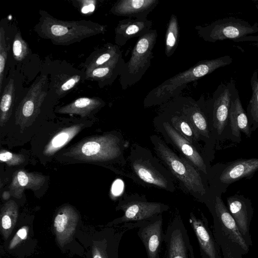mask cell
Instances as JSON below:
<instances>
[{
	"label": "cell",
	"mask_w": 258,
	"mask_h": 258,
	"mask_svg": "<svg viewBox=\"0 0 258 258\" xmlns=\"http://www.w3.org/2000/svg\"><path fill=\"white\" fill-rule=\"evenodd\" d=\"M151 20L127 18L119 21L115 28V42L118 46L124 45L134 37H141L151 29Z\"/></svg>",
	"instance_id": "d6986e66"
},
{
	"label": "cell",
	"mask_w": 258,
	"mask_h": 258,
	"mask_svg": "<svg viewBox=\"0 0 258 258\" xmlns=\"http://www.w3.org/2000/svg\"><path fill=\"white\" fill-rule=\"evenodd\" d=\"M126 160L131 172L128 177L135 181L171 192L176 191L171 173L148 149L134 144Z\"/></svg>",
	"instance_id": "7a4b0ae2"
},
{
	"label": "cell",
	"mask_w": 258,
	"mask_h": 258,
	"mask_svg": "<svg viewBox=\"0 0 258 258\" xmlns=\"http://www.w3.org/2000/svg\"><path fill=\"white\" fill-rule=\"evenodd\" d=\"M28 51L27 44L18 33L16 35L13 45V51L15 59L18 60H22L27 55Z\"/></svg>",
	"instance_id": "836d02e7"
},
{
	"label": "cell",
	"mask_w": 258,
	"mask_h": 258,
	"mask_svg": "<svg viewBox=\"0 0 258 258\" xmlns=\"http://www.w3.org/2000/svg\"><path fill=\"white\" fill-rule=\"evenodd\" d=\"M83 127V124H76L58 132L45 146L44 155L47 156L53 155L76 136Z\"/></svg>",
	"instance_id": "484cf974"
},
{
	"label": "cell",
	"mask_w": 258,
	"mask_h": 258,
	"mask_svg": "<svg viewBox=\"0 0 258 258\" xmlns=\"http://www.w3.org/2000/svg\"><path fill=\"white\" fill-rule=\"evenodd\" d=\"M213 219V233L223 258H243L249 246L220 196L211 198L206 205Z\"/></svg>",
	"instance_id": "277c9868"
},
{
	"label": "cell",
	"mask_w": 258,
	"mask_h": 258,
	"mask_svg": "<svg viewBox=\"0 0 258 258\" xmlns=\"http://www.w3.org/2000/svg\"><path fill=\"white\" fill-rule=\"evenodd\" d=\"M80 79V76H75L62 84L60 90L63 92L67 91L72 89L79 81Z\"/></svg>",
	"instance_id": "8d00e7d4"
},
{
	"label": "cell",
	"mask_w": 258,
	"mask_h": 258,
	"mask_svg": "<svg viewBox=\"0 0 258 258\" xmlns=\"http://www.w3.org/2000/svg\"><path fill=\"white\" fill-rule=\"evenodd\" d=\"M90 12H92L95 9V6L93 4L90 3L88 5Z\"/></svg>",
	"instance_id": "60d3db41"
},
{
	"label": "cell",
	"mask_w": 258,
	"mask_h": 258,
	"mask_svg": "<svg viewBox=\"0 0 258 258\" xmlns=\"http://www.w3.org/2000/svg\"><path fill=\"white\" fill-rule=\"evenodd\" d=\"M200 37L214 43L227 39L233 41L258 32V23L253 24L233 17L218 19L205 26L195 27Z\"/></svg>",
	"instance_id": "52a82bcc"
},
{
	"label": "cell",
	"mask_w": 258,
	"mask_h": 258,
	"mask_svg": "<svg viewBox=\"0 0 258 258\" xmlns=\"http://www.w3.org/2000/svg\"><path fill=\"white\" fill-rule=\"evenodd\" d=\"M125 62L121 53L106 64L94 68L90 76L100 81L104 85H110L120 76Z\"/></svg>",
	"instance_id": "d4e9b609"
},
{
	"label": "cell",
	"mask_w": 258,
	"mask_h": 258,
	"mask_svg": "<svg viewBox=\"0 0 258 258\" xmlns=\"http://www.w3.org/2000/svg\"><path fill=\"white\" fill-rule=\"evenodd\" d=\"M45 180L42 175L20 170L14 175L10 185V192L14 197L20 198L25 189L36 190L41 187Z\"/></svg>",
	"instance_id": "cb8c5ba5"
},
{
	"label": "cell",
	"mask_w": 258,
	"mask_h": 258,
	"mask_svg": "<svg viewBox=\"0 0 258 258\" xmlns=\"http://www.w3.org/2000/svg\"><path fill=\"white\" fill-rule=\"evenodd\" d=\"M176 108L187 118L192 125L201 141L206 144L212 139L213 128L206 103L189 101Z\"/></svg>",
	"instance_id": "5bb4252c"
},
{
	"label": "cell",
	"mask_w": 258,
	"mask_h": 258,
	"mask_svg": "<svg viewBox=\"0 0 258 258\" xmlns=\"http://www.w3.org/2000/svg\"><path fill=\"white\" fill-rule=\"evenodd\" d=\"M235 83L231 79L226 83H221L214 92L212 98L205 102L213 131L221 135L228 124L231 98Z\"/></svg>",
	"instance_id": "30bf717a"
},
{
	"label": "cell",
	"mask_w": 258,
	"mask_h": 258,
	"mask_svg": "<svg viewBox=\"0 0 258 258\" xmlns=\"http://www.w3.org/2000/svg\"><path fill=\"white\" fill-rule=\"evenodd\" d=\"M233 41L236 42L249 41L252 42V45L258 47V35H249L237 39Z\"/></svg>",
	"instance_id": "74e56055"
},
{
	"label": "cell",
	"mask_w": 258,
	"mask_h": 258,
	"mask_svg": "<svg viewBox=\"0 0 258 258\" xmlns=\"http://www.w3.org/2000/svg\"><path fill=\"white\" fill-rule=\"evenodd\" d=\"M14 94V82L13 80H11L6 86L2 96L0 104L1 125L7 120L9 112L12 105Z\"/></svg>",
	"instance_id": "1f68e13d"
},
{
	"label": "cell",
	"mask_w": 258,
	"mask_h": 258,
	"mask_svg": "<svg viewBox=\"0 0 258 258\" xmlns=\"http://www.w3.org/2000/svg\"><path fill=\"white\" fill-rule=\"evenodd\" d=\"M158 3L159 0H119L112 6L111 12L118 16L146 20Z\"/></svg>",
	"instance_id": "ffe728a7"
},
{
	"label": "cell",
	"mask_w": 258,
	"mask_h": 258,
	"mask_svg": "<svg viewBox=\"0 0 258 258\" xmlns=\"http://www.w3.org/2000/svg\"><path fill=\"white\" fill-rule=\"evenodd\" d=\"M11 195V194L10 191H5L2 194L3 199L5 200H8L10 198Z\"/></svg>",
	"instance_id": "f35d334b"
},
{
	"label": "cell",
	"mask_w": 258,
	"mask_h": 258,
	"mask_svg": "<svg viewBox=\"0 0 258 258\" xmlns=\"http://www.w3.org/2000/svg\"><path fill=\"white\" fill-rule=\"evenodd\" d=\"M116 209L121 210L123 214L113 223L121 224L150 220L167 211L169 206L160 202L148 201L145 196L131 195L120 200Z\"/></svg>",
	"instance_id": "9c48e42d"
},
{
	"label": "cell",
	"mask_w": 258,
	"mask_h": 258,
	"mask_svg": "<svg viewBox=\"0 0 258 258\" xmlns=\"http://www.w3.org/2000/svg\"><path fill=\"white\" fill-rule=\"evenodd\" d=\"M8 49L6 46L5 31L2 27L0 31V91H2L4 72L7 57Z\"/></svg>",
	"instance_id": "d6a6232c"
},
{
	"label": "cell",
	"mask_w": 258,
	"mask_h": 258,
	"mask_svg": "<svg viewBox=\"0 0 258 258\" xmlns=\"http://www.w3.org/2000/svg\"><path fill=\"white\" fill-rule=\"evenodd\" d=\"M124 234L112 233L109 238H104L93 247V258H118L119 243Z\"/></svg>",
	"instance_id": "4316f807"
},
{
	"label": "cell",
	"mask_w": 258,
	"mask_h": 258,
	"mask_svg": "<svg viewBox=\"0 0 258 258\" xmlns=\"http://www.w3.org/2000/svg\"><path fill=\"white\" fill-rule=\"evenodd\" d=\"M150 140L157 157L171 173L181 189L206 204L211 198L206 177L183 157L170 148L160 137L152 135L150 136Z\"/></svg>",
	"instance_id": "6da1fadb"
},
{
	"label": "cell",
	"mask_w": 258,
	"mask_h": 258,
	"mask_svg": "<svg viewBox=\"0 0 258 258\" xmlns=\"http://www.w3.org/2000/svg\"><path fill=\"white\" fill-rule=\"evenodd\" d=\"M189 221L197 238L201 257L222 258L220 247L205 215L201 212L198 216L191 212Z\"/></svg>",
	"instance_id": "9a60e30c"
},
{
	"label": "cell",
	"mask_w": 258,
	"mask_h": 258,
	"mask_svg": "<svg viewBox=\"0 0 258 258\" xmlns=\"http://www.w3.org/2000/svg\"><path fill=\"white\" fill-rule=\"evenodd\" d=\"M166 258H195L187 230L179 214L169 223L164 233Z\"/></svg>",
	"instance_id": "8fae6325"
},
{
	"label": "cell",
	"mask_w": 258,
	"mask_h": 258,
	"mask_svg": "<svg viewBox=\"0 0 258 258\" xmlns=\"http://www.w3.org/2000/svg\"><path fill=\"white\" fill-rule=\"evenodd\" d=\"M81 12L83 14H87L90 12L88 5L84 6L81 9Z\"/></svg>",
	"instance_id": "ab89813d"
},
{
	"label": "cell",
	"mask_w": 258,
	"mask_h": 258,
	"mask_svg": "<svg viewBox=\"0 0 258 258\" xmlns=\"http://www.w3.org/2000/svg\"><path fill=\"white\" fill-rule=\"evenodd\" d=\"M227 208L248 246L252 242L250 232L253 208L250 200L242 195H234L227 198Z\"/></svg>",
	"instance_id": "2e32d148"
},
{
	"label": "cell",
	"mask_w": 258,
	"mask_h": 258,
	"mask_svg": "<svg viewBox=\"0 0 258 258\" xmlns=\"http://www.w3.org/2000/svg\"><path fill=\"white\" fill-rule=\"evenodd\" d=\"M0 160L9 166H16L22 164L25 161L23 155L14 154L5 150H1Z\"/></svg>",
	"instance_id": "e575fe53"
},
{
	"label": "cell",
	"mask_w": 258,
	"mask_h": 258,
	"mask_svg": "<svg viewBox=\"0 0 258 258\" xmlns=\"http://www.w3.org/2000/svg\"><path fill=\"white\" fill-rule=\"evenodd\" d=\"M165 37V53L171 56L176 50L179 38V26L177 16L172 14L167 23Z\"/></svg>",
	"instance_id": "4dcf8cb0"
},
{
	"label": "cell",
	"mask_w": 258,
	"mask_h": 258,
	"mask_svg": "<svg viewBox=\"0 0 258 258\" xmlns=\"http://www.w3.org/2000/svg\"><path fill=\"white\" fill-rule=\"evenodd\" d=\"M158 34L151 29L139 38L134 45L129 60L125 62L119 76V82L123 90L138 82L151 65L154 57L153 50Z\"/></svg>",
	"instance_id": "8992f818"
},
{
	"label": "cell",
	"mask_w": 258,
	"mask_h": 258,
	"mask_svg": "<svg viewBox=\"0 0 258 258\" xmlns=\"http://www.w3.org/2000/svg\"><path fill=\"white\" fill-rule=\"evenodd\" d=\"M250 83L252 95L247 105L246 112L252 132L258 128V75L256 70L253 71Z\"/></svg>",
	"instance_id": "f546056e"
},
{
	"label": "cell",
	"mask_w": 258,
	"mask_h": 258,
	"mask_svg": "<svg viewBox=\"0 0 258 258\" xmlns=\"http://www.w3.org/2000/svg\"><path fill=\"white\" fill-rule=\"evenodd\" d=\"M162 214L148 221L125 223L122 225L130 229L138 228L137 235L141 240L148 258H159L161 243L163 241Z\"/></svg>",
	"instance_id": "7c38bea8"
},
{
	"label": "cell",
	"mask_w": 258,
	"mask_h": 258,
	"mask_svg": "<svg viewBox=\"0 0 258 258\" xmlns=\"http://www.w3.org/2000/svg\"><path fill=\"white\" fill-rule=\"evenodd\" d=\"M44 32L50 38L61 42L76 40L85 36L104 32L105 27L94 29L87 24L47 19L44 23Z\"/></svg>",
	"instance_id": "4fadbf2b"
},
{
	"label": "cell",
	"mask_w": 258,
	"mask_h": 258,
	"mask_svg": "<svg viewBox=\"0 0 258 258\" xmlns=\"http://www.w3.org/2000/svg\"><path fill=\"white\" fill-rule=\"evenodd\" d=\"M126 142L119 132L89 138L71 148L68 156L86 161L115 162L126 167Z\"/></svg>",
	"instance_id": "5b68a950"
},
{
	"label": "cell",
	"mask_w": 258,
	"mask_h": 258,
	"mask_svg": "<svg viewBox=\"0 0 258 258\" xmlns=\"http://www.w3.org/2000/svg\"><path fill=\"white\" fill-rule=\"evenodd\" d=\"M102 104L103 102L99 99L81 97L61 107L58 112L64 114H75L84 117Z\"/></svg>",
	"instance_id": "83f0119b"
},
{
	"label": "cell",
	"mask_w": 258,
	"mask_h": 258,
	"mask_svg": "<svg viewBox=\"0 0 258 258\" xmlns=\"http://www.w3.org/2000/svg\"><path fill=\"white\" fill-rule=\"evenodd\" d=\"M18 215V206L15 201L10 200L2 207L1 230L5 239H7L11 235L17 222Z\"/></svg>",
	"instance_id": "f1b7e54d"
},
{
	"label": "cell",
	"mask_w": 258,
	"mask_h": 258,
	"mask_svg": "<svg viewBox=\"0 0 258 258\" xmlns=\"http://www.w3.org/2000/svg\"><path fill=\"white\" fill-rule=\"evenodd\" d=\"M233 61L229 55L198 61L189 69L165 80L151 90L143 101L145 107L161 105L178 96L189 83L196 81L217 69L229 65Z\"/></svg>",
	"instance_id": "3957f363"
},
{
	"label": "cell",
	"mask_w": 258,
	"mask_h": 258,
	"mask_svg": "<svg viewBox=\"0 0 258 258\" xmlns=\"http://www.w3.org/2000/svg\"><path fill=\"white\" fill-rule=\"evenodd\" d=\"M182 137L202 152L201 141L191 124L176 107L165 110L160 114Z\"/></svg>",
	"instance_id": "603a6c76"
},
{
	"label": "cell",
	"mask_w": 258,
	"mask_h": 258,
	"mask_svg": "<svg viewBox=\"0 0 258 258\" xmlns=\"http://www.w3.org/2000/svg\"><path fill=\"white\" fill-rule=\"evenodd\" d=\"M232 134L238 138L241 133L247 137L250 138L252 131L246 112L244 110L240 99L238 91L235 86L231 98V105L228 117Z\"/></svg>",
	"instance_id": "7402d4cb"
},
{
	"label": "cell",
	"mask_w": 258,
	"mask_h": 258,
	"mask_svg": "<svg viewBox=\"0 0 258 258\" xmlns=\"http://www.w3.org/2000/svg\"><path fill=\"white\" fill-rule=\"evenodd\" d=\"M79 220V215L70 205L61 207L55 217L53 226L56 240L63 246L73 236Z\"/></svg>",
	"instance_id": "ac0fdd59"
},
{
	"label": "cell",
	"mask_w": 258,
	"mask_h": 258,
	"mask_svg": "<svg viewBox=\"0 0 258 258\" xmlns=\"http://www.w3.org/2000/svg\"><path fill=\"white\" fill-rule=\"evenodd\" d=\"M153 123L164 142L172 146L179 155L207 178L209 173V167L203 153L179 134L161 114L154 118Z\"/></svg>",
	"instance_id": "ba28073f"
},
{
	"label": "cell",
	"mask_w": 258,
	"mask_h": 258,
	"mask_svg": "<svg viewBox=\"0 0 258 258\" xmlns=\"http://www.w3.org/2000/svg\"><path fill=\"white\" fill-rule=\"evenodd\" d=\"M28 231L29 228L27 226H23L19 229L10 241L9 246V249H13L23 240L26 239L27 237Z\"/></svg>",
	"instance_id": "d590c367"
},
{
	"label": "cell",
	"mask_w": 258,
	"mask_h": 258,
	"mask_svg": "<svg viewBox=\"0 0 258 258\" xmlns=\"http://www.w3.org/2000/svg\"><path fill=\"white\" fill-rule=\"evenodd\" d=\"M45 81L44 78L33 85L19 106L16 119L21 126L32 121L38 113L46 94L43 90Z\"/></svg>",
	"instance_id": "e0dca14e"
},
{
	"label": "cell",
	"mask_w": 258,
	"mask_h": 258,
	"mask_svg": "<svg viewBox=\"0 0 258 258\" xmlns=\"http://www.w3.org/2000/svg\"><path fill=\"white\" fill-rule=\"evenodd\" d=\"M258 170V158L239 159L228 164L222 170L219 180L231 184L242 178L249 179Z\"/></svg>",
	"instance_id": "44dd1931"
}]
</instances>
